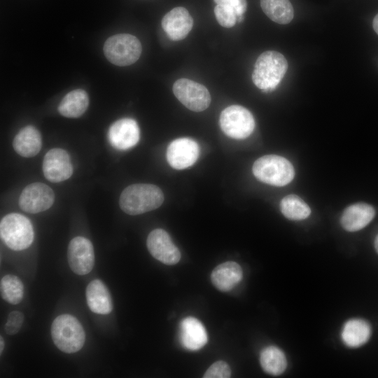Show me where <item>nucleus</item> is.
<instances>
[{
  "mask_svg": "<svg viewBox=\"0 0 378 378\" xmlns=\"http://www.w3.org/2000/svg\"><path fill=\"white\" fill-rule=\"evenodd\" d=\"M163 202L164 194L159 187L149 183H136L122 190L119 204L125 213L134 216L156 209Z\"/></svg>",
  "mask_w": 378,
  "mask_h": 378,
  "instance_id": "nucleus-1",
  "label": "nucleus"
},
{
  "mask_svg": "<svg viewBox=\"0 0 378 378\" xmlns=\"http://www.w3.org/2000/svg\"><path fill=\"white\" fill-rule=\"evenodd\" d=\"M287 69L288 62L282 54L274 50L265 51L255 63L252 80L259 89L272 90L280 83Z\"/></svg>",
  "mask_w": 378,
  "mask_h": 378,
  "instance_id": "nucleus-2",
  "label": "nucleus"
},
{
  "mask_svg": "<svg viewBox=\"0 0 378 378\" xmlns=\"http://www.w3.org/2000/svg\"><path fill=\"white\" fill-rule=\"evenodd\" d=\"M51 335L55 346L67 354L80 350L85 341L82 325L69 314H62L55 318L51 326Z\"/></svg>",
  "mask_w": 378,
  "mask_h": 378,
  "instance_id": "nucleus-3",
  "label": "nucleus"
},
{
  "mask_svg": "<svg viewBox=\"0 0 378 378\" xmlns=\"http://www.w3.org/2000/svg\"><path fill=\"white\" fill-rule=\"evenodd\" d=\"M255 177L261 182L284 186L294 178L293 164L286 158L276 155H267L255 161L252 167Z\"/></svg>",
  "mask_w": 378,
  "mask_h": 378,
  "instance_id": "nucleus-4",
  "label": "nucleus"
},
{
  "mask_svg": "<svg viewBox=\"0 0 378 378\" xmlns=\"http://www.w3.org/2000/svg\"><path fill=\"white\" fill-rule=\"evenodd\" d=\"M0 234L6 245L14 251L28 248L34 237L31 221L24 216L16 213L9 214L1 219Z\"/></svg>",
  "mask_w": 378,
  "mask_h": 378,
  "instance_id": "nucleus-5",
  "label": "nucleus"
},
{
  "mask_svg": "<svg viewBox=\"0 0 378 378\" xmlns=\"http://www.w3.org/2000/svg\"><path fill=\"white\" fill-rule=\"evenodd\" d=\"M142 51L139 40L129 34H119L109 37L104 43V52L112 64L125 66L136 62Z\"/></svg>",
  "mask_w": 378,
  "mask_h": 378,
  "instance_id": "nucleus-6",
  "label": "nucleus"
},
{
  "mask_svg": "<svg viewBox=\"0 0 378 378\" xmlns=\"http://www.w3.org/2000/svg\"><path fill=\"white\" fill-rule=\"evenodd\" d=\"M222 131L229 137L244 139L249 136L255 127V120L251 113L239 105L225 108L219 119Z\"/></svg>",
  "mask_w": 378,
  "mask_h": 378,
  "instance_id": "nucleus-7",
  "label": "nucleus"
},
{
  "mask_svg": "<svg viewBox=\"0 0 378 378\" xmlns=\"http://www.w3.org/2000/svg\"><path fill=\"white\" fill-rule=\"evenodd\" d=\"M172 90L177 99L192 111H204L210 105L209 92L199 83L188 78H180L175 81Z\"/></svg>",
  "mask_w": 378,
  "mask_h": 378,
  "instance_id": "nucleus-8",
  "label": "nucleus"
},
{
  "mask_svg": "<svg viewBox=\"0 0 378 378\" xmlns=\"http://www.w3.org/2000/svg\"><path fill=\"white\" fill-rule=\"evenodd\" d=\"M54 200V192L50 187L43 183H32L21 192L19 206L24 211L37 214L48 209Z\"/></svg>",
  "mask_w": 378,
  "mask_h": 378,
  "instance_id": "nucleus-9",
  "label": "nucleus"
},
{
  "mask_svg": "<svg viewBox=\"0 0 378 378\" xmlns=\"http://www.w3.org/2000/svg\"><path fill=\"white\" fill-rule=\"evenodd\" d=\"M67 257L70 269L76 274H87L94 267L93 246L85 237L79 236L71 240L68 246Z\"/></svg>",
  "mask_w": 378,
  "mask_h": 378,
  "instance_id": "nucleus-10",
  "label": "nucleus"
},
{
  "mask_svg": "<svg viewBox=\"0 0 378 378\" xmlns=\"http://www.w3.org/2000/svg\"><path fill=\"white\" fill-rule=\"evenodd\" d=\"M146 244L151 255L165 265H175L181 259L179 249L169 234L162 229L152 230L147 237Z\"/></svg>",
  "mask_w": 378,
  "mask_h": 378,
  "instance_id": "nucleus-11",
  "label": "nucleus"
},
{
  "mask_svg": "<svg viewBox=\"0 0 378 378\" xmlns=\"http://www.w3.org/2000/svg\"><path fill=\"white\" fill-rule=\"evenodd\" d=\"M166 155L172 168L183 169L195 163L200 155V147L190 138H178L169 144Z\"/></svg>",
  "mask_w": 378,
  "mask_h": 378,
  "instance_id": "nucleus-12",
  "label": "nucleus"
},
{
  "mask_svg": "<svg viewBox=\"0 0 378 378\" xmlns=\"http://www.w3.org/2000/svg\"><path fill=\"white\" fill-rule=\"evenodd\" d=\"M73 166L67 152L62 148H52L46 153L43 161V172L50 181L58 183L69 178Z\"/></svg>",
  "mask_w": 378,
  "mask_h": 378,
  "instance_id": "nucleus-13",
  "label": "nucleus"
},
{
  "mask_svg": "<svg viewBox=\"0 0 378 378\" xmlns=\"http://www.w3.org/2000/svg\"><path fill=\"white\" fill-rule=\"evenodd\" d=\"M140 131L137 122L125 118L114 122L110 127L108 138L112 146L127 150L134 146L139 140Z\"/></svg>",
  "mask_w": 378,
  "mask_h": 378,
  "instance_id": "nucleus-14",
  "label": "nucleus"
},
{
  "mask_svg": "<svg viewBox=\"0 0 378 378\" xmlns=\"http://www.w3.org/2000/svg\"><path fill=\"white\" fill-rule=\"evenodd\" d=\"M192 25V18L183 7L172 9L162 20V29L172 41H180L186 38Z\"/></svg>",
  "mask_w": 378,
  "mask_h": 378,
  "instance_id": "nucleus-15",
  "label": "nucleus"
},
{
  "mask_svg": "<svg viewBox=\"0 0 378 378\" xmlns=\"http://www.w3.org/2000/svg\"><path fill=\"white\" fill-rule=\"evenodd\" d=\"M179 340L182 346L187 350H200L208 340L204 325L195 317L184 318L179 325Z\"/></svg>",
  "mask_w": 378,
  "mask_h": 378,
  "instance_id": "nucleus-16",
  "label": "nucleus"
},
{
  "mask_svg": "<svg viewBox=\"0 0 378 378\" xmlns=\"http://www.w3.org/2000/svg\"><path fill=\"white\" fill-rule=\"evenodd\" d=\"M375 216V210L370 204L358 202L346 207L340 218L342 227L349 232H356L368 225Z\"/></svg>",
  "mask_w": 378,
  "mask_h": 378,
  "instance_id": "nucleus-17",
  "label": "nucleus"
},
{
  "mask_svg": "<svg viewBox=\"0 0 378 378\" xmlns=\"http://www.w3.org/2000/svg\"><path fill=\"white\" fill-rule=\"evenodd\" d=\"M242 277L243 272L241 266L233 261L218 265L211 274L214 286L223 292L233 289L241 281Z\"/></svg>",
  "mask_w": 378,
  "mask_h": 378,
  "instance_id": "nucleus-18",
  "label": "nucleus"
},
{
  "mask_svg": "<svg viewBox=\"0 0 378 378\" xmlns=\"http://www.w3.org/2000/svg\"><path fill=\"white\" fill-rule=\"evenodd\" d=\"M86 300L90 309L94 313L108 314L113 309L111 294L100 279H94L88 284L86 288Z\"/></svg>",
  "mask_w": 378,
  "mask_h": 378,
  "instance_id": "nucleus-19",
  "label": "nucleus"
},
{
  "mask_svg": "<svg viewBox=\"0 0 378 378\" xmlns=\"http://www.w3.org/2000/svg\"><path fill=\"white\" fill-rule=\"evenodd\" d=\"M42 146L41 135L33 126L29 125L21 129L15 135L13 146L15 152L24 158L36 155Z\"/></svg>",
  "mask_w": 378,
  "mask_h": 378,
  "instance_id": "nucleus-20",
  "label": "nucleus"
},
{
  "mask_svg": "<svg viewBox=\"0 0 378 378\" xmlns=\"http://www.w3.org/2000/svg\"><path fill=\"white\" fill-rule=\"evenodd\" d=\"M371 335L370 323L363 319L354 318L348 321L342 331V340L349 347H359L365 344Z\"/></svg>",
  "mask_w": 378,
  "mask_h": 378,
  "instance_id": "nucleus-21",
  "label": "nucleus"
},
{
  "mask_svg": "<svg viewBox=\"0 0 378 378\" xmlns=\"http://www.w3.org/2000/svg\"><path fill=\"white\" fill-rule=\"evenodd\" d=\"M89 98L87 92L77 89L68 92L60 102L58 111L66 118H76L81 116L87 110Z\"/></svg>",
  "mask_w": 378,
  "mask_h": 378,
  "instance_id": "nucleus-22",
  "label": "nucleus"
},
{
  "mask_svg": "<svg viewBox=\"0 0 378 378\" xmlns=\"http://www.w3.org/2000/svg\"><path fill=\"white\" fill-rule=\"evenodd\" d=\"M260 6L270 20L280 24L290 22L294 16L289 0H260Z\"/></svg>",
  "mask_w": 378,
  "mask_h": 378,
  "instance_id": "nucleus-23",
  "label": "nucleus"
},
{
  "mask_svg": "<svg viewBox=\"0 0 378 378\" xmlns=\"http://www.w3.org/2000/svg\"><path fill=\"white\" fill-rule=\"evenodd\" d=\"M260 362L263 370L272 375L282 374L287 366L285 354L274 346H267L261 351Z\"/></svg>",
  "mask_w": 378,
  "mask_h": 378,
  "instance_id": "nucleus-24",
  "label": "nucleus"
},
{
  "mask_svg": "<svg viewBox=\"0 0 378 378\" xmlns=\"http://www.w3.org/2000/svg\"><path fill=\"white\" fill-rule=\"evenodd\" d=\"M280 209L283 215L291 220H301L307 218L311 214L309 205L299 196L288 195L280 202Z\"/></svg>",
  "mask_w": 378,
  "mask_h": 378,
  "instance_id": "nucleus-25",
  "label": "nucleus"
},
{
  "mask_svg": "<svg viewBox=\"0 0 378 378\" xmlns=\"http://www.w3.org/2000/svg\"><path fill=\"white\" fill-rule=\"evenodd\" d=\"M1 298L12 304L20 303L24 296V285L17 276L7 274L3 276L0 282Z\"/></svg>",
  "mask_w": 378,
  "mask_h": 378,
  "instance_id": "nucleus-26",
  "label": "nucleus"
},
{
  "mask_svg": "<svg viewBox=\"0 0 378 378\" xmlns=\"http://www.w3.org/2000/svg\"><path fill=\"white\" fill-rule=\"evenodd\" d=\"M214 14L218 22L223 27L230 28L237 22V15L229 4H216Z\"/></svg>",
  "mask_w": 378,
  "mask_h": 378,
  "instance_id": "nucleus-27",
  "label": "nucleus"
},
{
  "mask_svg": "<svg viewBox=\"0 0 378 378\" xmlns=\"http://www.w3.org/2000/svg\"><path fill=\"white\" fill-rule=\"evenodd\" d=\"M231 370L229 365L223 360L213 363L206 371L204 378H228L230 377Z\"/></svg>",
  "mask_w": 378,
  "mask_h": 378,
  "instance_id": "nucleus-28",
  "label": "nucleus"
},
{
  "mask_svg": "<svg viewBox=\"0 0 378 378\" xmlns=\"http://www.w3.org/2000/svg\"><path fill=\"white\" fill-rule=\"evenodd\" d=\"M24 320V314L19 311H13L8 316L4 330L7 335H13L20 330Z\"/></svg>",
  "mask_w": 378,
  "mask_h": 378,
  "instance_id": "nucleus-29",
  "label": "nucleus"
},
{
  "mask_svg": "<svg viewBox=\"0 0 378 378\" xmlns=\"http://www.w3.org/2000/svg\"><path fill=\"white\" fill-rule=\"evenodd\" d=\"M229 5L232 6L237 15V21L241 22L243 20V15L246 12L247 8L246 0H231Z\"/></svg>",
  "mask_w": 378,
  "mask_h": 378,
  "instance_id": "nucleus-30",
  "label": "nucleus"
},
{
  "mask_svg": "<svg viewBox=\"0 0 378 378\" xmlns=\"http://www.w3.org/2000/svg\"><path fill=\"white\" fill-rule=\"evenodd\" d=\"M372 25L374 30L378 34V13L376 15L373 20Z\"/></svg>",
  "mask_w": 378,
  "mask_h": 378,
  "instance_id": "nucleus-31",
  "label": "nucleus"
},
{
  "mask_svg": "<svg viewBox=\"0 0 378 378\" xmlns=\"http://www.w3.org/2000/svg\"><path fill=\"white\" fill-rule=\"evenodd\" d=\"M216 4H230L231 0H214Z\"/></svg>",
  "mask_w": 378,
  "mask_h": 378,
  "instance_id": "nucleus-32",
  "label": "nucleus"
},
{
  "mask_svg": "<svg viewBox=\"0 0 378 378\" xmlns=\"http://www.w3.org/2000/svg\"><path fill=\"white\" fill-rule=\"evenodd\" d=\"M4 347V339H3L2 336H1L0 337V353H1V354L3 352Z\"/></svg>",
  "mask_w": 378,
  "mask_h": 378,
  "instance_id": "nucleus-33",
  "label": "nucleus"
},
{
  "mask_svg": "<svg viewBox=\"0 0 378 378\" xmlns=\"http://www.w3.org/2000/svg\"><path fill=\"white\" fill-rule=\"evenodd\" d=\"M374 248H375L376 251L378 253V234L377 235V237L374 239Z\"/></svg>",
  "mask_w": 378,
  "mask_h": 378,
  "instance_id": "nucleus-34",
  "label": "nucleus"
}]
</instances>
